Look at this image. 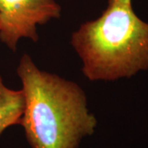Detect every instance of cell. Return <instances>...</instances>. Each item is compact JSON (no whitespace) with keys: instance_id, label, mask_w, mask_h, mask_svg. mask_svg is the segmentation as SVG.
<instances>
[{"instance_id":"obj_1","label":"cell","mask_w":148,"mask_h":148,"mask_svg":"<svg viewBox=\"0 0 148 148\" xmlns=\"http://www.w3.org/2000/svg\"><path fill=\"white\" fill-rule=\"evenodd\" d=\"M16 73L25 97L20 124L32 148H78L95 132L96 119L76 82L40 70L27 53Z\"/></svg>"},{"instance_id":"obj_3","label":"cell","mask_w":148,"mask_h":148,"mask_svg":"<svg viewBox=\"0 0 148 148\" xmlns=\"http://www.w3.org/2000/svg\"><path fill=\"white\" fill-rule=\"evenodd\" d=\"M60 16L56 0H0V40L15 52L21 38L37 42V26Z\"/></svg>"},{"instance_id":"obj_5","label":"cell","mask_w":148,"mask_h":148,"mask_svg":"<svg viewBox=\"0 0 148 148\" xmlns=\"http://www.w3.org/2000/svg\"><path fill=\"white\" fill-rule=\"evenodd\" d=\"M118 1H122V2H127V3H131L132 0H118Z\"/></svg>"},{"instance_id":"obj_2","label":"cell","mask_w":148,"mask_h":148,"mask_svg":"<svg viewBox=\"0 0 148 148\" xmlns=\"http://www.w3.org/2000/svg\"><path fill=\"white\" fill-rule=\"evenodd\" d=\"M71 44L90 81H115L148 69V23L132 3L109 0L97 19L73 33Z\"/></svg>"},{"instance_id":"obj_4","label":"cell","mask_w":148,"mask_h":148,"mask_svg":"<svg viewBox=\"0 0 148 148\" xmlns=\"http://www.w3.org/2000/svg\"><path fill=\"white\" fill-rule=\"evenodd\" d=\"M24 108L25 97L22 90L7 87L0 76V136L8 127L21 123Z\"/></svg>"}]
</instances>
